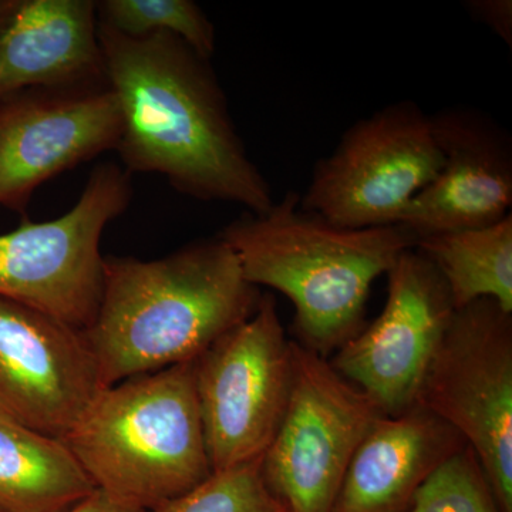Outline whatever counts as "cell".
Returning <instances> with one entry per match:
<instances>
[{
    "label": "cell",
    "instance_id": "cell-8",
    "mask_svg": "<svg viewBox=\"0 0 512 512\" xmlns=\"http://www.w3.org/2000/svg\"><path fill=\"white\" fill-rule=\"evenodd\" d=\"M291 349V392L262 477L286 512H332L357 447L383 412L328 357L295 339Z\"/></svg>",
    "mask_w": 512,
    "mask_h": 512
},
{
    "label": "cell",
    "instance_id": "cell-18",
    "mask_svg": "<svg viewBox=\"0 0 512 512\" xmlns=\"http://www.w3.org/2000/svg\"><path fill=\"white\" fill-rule=\"evenodd\" d=\"M97 19L120 35L143 37L168 33L198 55L212 60L217 49L214 23L192 0H100Z\"/></svg>",
    "mask_w": 512,
    "mask_h": 512
},
{
    "label": "cell",
    "instance_id": "cell-2",
    "mask_svg": "<svg viewBox=\"0 0 512 512\" xmlns=\"http://www.w3.org/2000/svg\"><path fill=\"white\" fill-rule=\"evenodd\" d=\"M261 296L220 237L157 259L107 255L99 306L83 332L109 387L192 362L247 320Z\"/></svg>",
    "mask_w": 512,
    "mask_h": 512
},
{
    "label": "cell",
    "instance_id": "cell-17",
    "mask_svg": "<svg viewBox=\"0 0 512 512\" xmlns=\"http://www.w3.org/2000/svg\"><path fill=\"white\" fill-rule=\"evenodd\" d=\"M416 249L440 272L454 308L491 299L512 313V214L488 227L417 239Z\"/></svg>",
    "mask_w": 512,
    "mask_h": 512
},
{
    "label": "cell",
    "instance_id": "cell-6",
    "mask_svg": "<svg viewBox=\"0 0 512 512\" xmlns=\"http://www.w3.org/2000/svg\"><path fill=\"white\" fill-rule=\"evenodd\" d=\"M416 404L466 440L512 512V313L491 299L456 309Z\"/></svg>",
    "mask_w": 512,
    "mask_h": 512
},
{
    "label": "cell",
    "instance_id": "cell-16",
    "mask_svg": "<svg viewBox=\"0 0 512 512\" xmlns=\"http://www.w3.org/2000/svg\"><path fill=\"white\" fill-rule=\"evenodd\" d=\"M94 491L66 441L0 413V512H63Z\"/></svg>",
    "mask_w": 512,
    "mask_h": 512
},
{
    "label": "cell",
    "instance_id": "cell-4",
    "mask_svg": "<svg viewBox=\"0 0 512 512\" xmlns=\"http://www.w3.org/2000/svg\"><path fill=\"white\" fill-rule=\"evenodd\" d=\"M67 446L96 487L151 511L212 474L194 360L106 387Z\"/></svg>",
    "mask_w": 512,
    "mask_h": 512
},
{
    "label": "cell",
    "instance_id": "cell-21",
    "mask_svg": "<svg viewBox=\"0 0 512 512\" xmlns=\"http://www.w3.org/2000/svg\"><path fill=\"white\" fill-rule=\"evenodd\" d=\"M468 15L483 23L508 47H512V2L511 0H468L464 3Z\"/></svg>",
    "mask_w": 512,
    "mask_h": 512
},
{
    "label": "cell",
    "instance_id": "cell-10",
    "mask_svg": "<svg viewBox=\"0 0 512 512\" xmlns=\"http://www.w3.org/2000/svg\"><path fill=\"white\" fill-rule=\"evenodd\" d=\"M121 114L106 79L39 87L0 100V207L28 217L57 175L116 151Z\"/></svg>",
    "mask_w": 512,
    "mask_h": 512
},
{
    "label": "cell",
    "instance_id": "cell-5",
    "mask_svg": "<svg viewBox=\"0 0 512 512\" xmlns=\"http://www.w3.org/2000/svg\"><path fill=\"white\" fill-rule=\"evenodd\" d=\"M133 195V175L121 165L99 164L62 217H23L18 228L0 234V298L86 329L103 286L101 238Z\"/></svg>",
    "mask_w": 512,
    "mask_h": 512
},
{
    "label": "cell",
    "instance_id": "cell-22",
    "mask_svg": "<svg viewBox=\"0 0 512 512\" xmlns=\"http://www.w3.org/2000/svg\"><path fill=\"white\" fill-rule=\"evenodd\" d=\"M63 512H147L130 507V505L114 500L103 491L96 490L89 497L74 504L69 510Z\"/></svg>",
    "mask_w": 512,
    "mask_h": 512
},
{
    "label": "cell",
    "instance_id": "cell-1",
    "mask_svg": "<svg viewBox=\"0 0 512 512\" xmlns=\"http://www.w3.org/2000/svg\"><path fill=\"white\" fill-rule=\"evenodd\" d=\"M99 40L121 114L116 153L128 174H158L185 197L251 214L274 205L210 59L168 33L128 37L99 23Z\"/></svg>",
    "mask_w": 512,
    "mask_h": 512
},
{
    "label": "cell",
    "instance_id": "cell-3",
    "mask_svg": "<svg viewBox=\"0 0 512 512\" xmlns=\"http://www.w3.org/2000/svg\"><path fill=\"white\" fill-rule=\"evenodd\" d=\"M217 237L235 252L248 282L293 303L296 342L323 357L365 328L373 282L417 245L400 225L336 227L303 210L295 191L264 214L245 212Z\"/></svg>",
    "mask_w": 512,
    "mask_h": 512
},
{
    "label": "cell",
    "instance_id": "cell-14",
    "mask_svg": "<svg viewBox=\"0 0 512 512\" xmlns=\"http://www.w3.org/2000/svg\"><path fill=\"white\" fill-rule=\"evenodd\" d=\"M93 0H0V100L103 80Z\"/></svg>",
    "mask_w": 512,
    "mask_h": 512
},
{
    "label": "cell",
    "instance_id": "cell-13",
    "mask_svg": "<svg viewBox=\"0 0 512 512\" xmlns=\"http://www.w3.org/2000/svg\"><path fill=\"white\" fill-rule=\"evenodd\" d=\"M431 123L443 165L396 225L420 239L503 221L512 205L510 133L471 107L440 110Z\"/></svg>",
    "mask_w": 512,
    "mask_h": 512
},
{
    "label": "cell",
    "instance_id": "cell-9",
    "mask_svg": "<svg viewBox=\"0 0 512 512\" xmlns=\"http://www.w3.org/2000/svg\"><path fill=\"white\" fill-rule=\"evenodd\" d=\"M194 383L212 471L264 456L292 383L291 339L272 293L194 360Z\"/></svg>",
    "mask_w": 512,
    "mask_h": 512
},
{
    "label": "cell",
    "instance_id": "cell-7",
    "mask_svg": "<svg viewBox=\"0 0 512 512\" xmlns=\"http://www.w3.org/2000/svg\"><path fill=\"white\" fill-rule=\"evenodd\" d=\"M441 165L431 116L416 101H397L357 120L320 158L301 207L340 228L390 227Z\"/></svg>",
    "mask_w": 512,
    "mask_h": 512
},
{
    "label": "cell",
    "instance_id": "cell-11",
    "mask_svg": "<svg viewBox=\"0 0 512 512\" xmlns=\"http://www.w3.org/2000/svg\"><path fill=\"white\" fill-rule=\"evenodd\" d=\"M386 276L383 312L336 350L330 365L383 414L397 416L416 404L456 308L440 272L416 248L403 252Z\"/></svg>",
    "mask_w": 512,
    "mask_h": 512
},
{
    "label": "cell",
    "instance_id": "cell-15",
    "mask_svg": "<svg viewBox=\"0 0 512 512\" xmlns=\"http://www.w3.org/2000/svg\"><path fill=\"white\" fill-rule=\"evenodd\" d=\"M466 446L419 404L397 416L383 414L357 447L332 512H407L424 481Z\"/></svg>",
    "mask_w": 512,
    "mask_h": 512
},
{
    "label": "cell",
    "instance_id": "cell-20",
    "mask_svg": "<svg viewBox=\"0 0 512 512\" xmlns=\"http://www.w3.org/2000/svg\"><path fill=\"white\" fill-rule=\"evenodd\" d=\"M407 512H501L480 461L466 446L419 488Z\"/></svg>",
    "mask_w": 512,
    "mask_h": 512
},
{
    "label": "cell",
    "instance_id": "cell-19",
    "mask_svg": "<svg viewBox=\"0 0 512 512\" xmlns=\"http://www.w3.org/2000/svg\"><path fill=\"white\" fill-rule=\"evenodd\" d=\"M262 457L207 480L180 497L147 512H286L262 477Z\"/></svg>",
    "mask_w": 512,
    "mask_h": 512
},
{
    "label": "cell",
    "instance_id": "cell-12",
    "mask_svg": "<svg viewBox=\"0 0 512 512\" xmlns=\"http://www.w3.org/2000/svg\"><path fill=\"white\" fill-rule=\"evenodd\" d=\"M104 389L82 329L0 298V413L64 440Z\"/></svg>",
    "mask_w": 512,
    "mask_h": 512
}]
</instances>
